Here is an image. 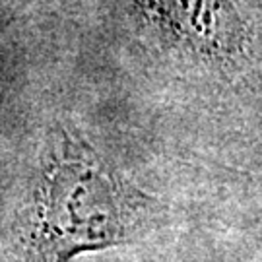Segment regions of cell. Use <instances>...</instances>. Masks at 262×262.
Listing matches in <instances>:
<instances>
[{"mask_svg": "<svg viewBox=\"0 0 262 262\" xmlns=\"http://www.w3.org/2000/svg\"><path fill=\"white\" fill-rule=\"evenodd\" d=\"M39 0H0V29L8 28L12 21L35 6Z\"/></svg>", "mask_w": 262, "mask_h": 262, "instance_id": "obj_3", "label": "cell"}, {"mask_svg": "<svg viewBox=\"0 0 262 262\" xmlns=\"http://www.w3.org/2000/svg\"><path fill=\"white\" fill-rule=\"evenodd\" d=\"M140 41L175 64L239 78L258 62V31L237 0H124Z\"/></svg>", "mask_w": 262, "mask_h": 262, "instance_id": "obj_2", "label": "cell"}, {"mask_svg": "<svg viewBox=\"0 0 262 262\" xmlns=\"http://www.w3.org/2000/svg\"><path fill=\"white\" fill-rule=\"evenodd\" d=\"M148 196L68 126L51 132L33 192L31 245L37 262H72L128 243Z\"/></svg>", "mask_w": 262, "mask_h": 262, "instance_id": "obj_1", "label": "cell"}]
</instances>
